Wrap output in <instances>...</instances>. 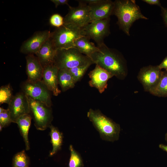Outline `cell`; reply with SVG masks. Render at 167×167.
<instances>
[{
	"label": "cell",
	"mask_w": 167,
	"mask_h": 167,
	"mask_svg": "<svg viewBox=\"0 0 167 167\" xmlns=\"http://www.w3.org/2000/svg\"><path fill=\"white\" fill-rule=\"evenodd\" d=\"M97 46L99 50L92 54L90 57L94 63L119 79L125 78L128 69L126 60L123 55L116 50L109 48L104 43Z\"/></svg>",
	"instance_id": "1"
},
{
	"label": "cell",
	"mask_w": 167,
	"mask_h": 167,
	"mask_svg": "<svg viewBox=\"0 0 167 167\" xmlns=\"http://www.w3.org/2000/svg\"><path fill=\"white\" fill-rule=\"evenodd\" d=\"M112 15L118 18L117 24L120 28L128 36L133 23L139 19H148L141 13L140 8L134 0H116L114 1Z\"/></svg>",
	"instance_id": "2"
},
{
	"label": "cell",
	"mask_w": 167,
	"mask_h": 167,
	"mask_svg": "<svg viewBox=\"0 0 167 167\" xmlns=\"http://www.w3.org/2000/svg\"><path fill=\"white\" fill-rule=\"evenodd\" d=\"M87 116L103 140L113 142L119 138L120 125L103 114L99 109H90Z\"/></svg>",
	"instance_id": "3"
},
{
	"label": "cell",
	"mask_w": 167,
	"mask_h": 167,
	"mask_svg": "<svg viewBox=\"0 0 167 167\" xmlns=\"http://www.w3.org/2000/svg\"><path fill=\"white\" fill-rule=\"evenodd\" d=\"M89 63L94 64L89 57L75 47L56 50L54 59V64L59 69H69Z\"/></svg>",
	"instance_id": "4"
},
{
	"label": "cell",
	"mask_w": 167,
	"mask_h": 167,
	"mask_svg": "<svg viewBox=\"0 0 167 167\" xmlns=\"http://www.w3.org/2000/svg\"><path fill=\"white\" fill-rule=\"evenodd\" d=\"M82 36L80 29L63 25L51 32L50 39L56 50L75 47V41Z\"/></svg>",
	"instance_id": "5"
},
{
	"label": "cell",
	"mask_w": 167,
	"mask_h": 167,
	"mask_svg": "<svg viewBox=\"0 0 167 167\" xmlns=\"http://www.w3.org/2000/svg\"><path fill=\"white\" fill-rule=\"evenodd\" d=\"M30 105V113L36 128L43 131L51 125L53 119L51 107L37 101L28 96Z\"/></svg>",
	"instance_id": "6"
},
{
	"label": "cell",
	"mask_w": 167,
	"mask_h": 167,
	"mask_svg": "<svg viewBox=\"0 0 167 167\" xmlns=\"http://www.w3.org/2000/svg\"><path fill=\"white\" fill-rule=\"evenodd\" d=\"M78 6L69 7L68 13L64 17V24L80 29L91 23L88 6L77 0Z\"/></svg>",
	"instance_id": "7"
},
{
	"label": "cell",
	"mask_w": 167,
	"mask_h": 167,
	"mask_svg": "<svg viewBox=\"0 0 167 167\" xmlns=\"http://www.w3.org/2000/svg\"><path fill=\"white\" fill-rule=\"evenodd\" d=\"M20 87L22 92L27 96L51 107L50 91L42 80L32 82L27 79L21 84Z\"/></svg>",
	"instance_id": "8"
},
{
	"label": "cell",
	"mask_w": 167,
	"mask_h": 167,
	"mask_svg": "<svg viewBox=\"0 0 167 167\" xmlns=\"http://www.w3.org/2000/svg\"><path fill=\"white\" fill-rule=\"evenodd\" d=\"M110 21L109 18L92 22L80 29L81 34L94 40L97 45H101L110 33Z\"/></svg>",
	"instance_id": "9"
},
{
	"label": "cell",
	"mask_w": 167,
	"mask_h": 167,
	"mask_svg": "<svg viewBox=\"0 0 167 167\" xmlns=\"http://www.w3.org/2000/svg\"><path fill=\"white\" fill-rule=\"evenodd\" d=\"M162 72L158 66L149 65L140 69L137 78L145 91L149 92L157 86Z\"/></svg>",
	"instance_id": "10"
},
{
	"label": "cell",
	"mask_w": 167,
	"mask_h": 167,
	"mask_svg": "<svg viewBox=\"0 0 167 167\" xmlns=\"http://www.w3.org/2000/svg\"><path fill=\"white\" fill-rule=\"evenodd\" d=\"M8 105V109L13 122L16 123L20 117L30 113L28 97L23 92L18 93L13 96Z\"/></svg>",
	"instance_id": "11"
},
{
	"label": "cell",
	"mask_w": 167,
	"mask_h": 167,
	"mask_svg": "<svg viewBox=\"0 0 167 167\" xmlns=\"http://www.w3.org/2000/svg\"><path fill=\"white\" fill-rule=\"evenodd\" d=\"M51 32L48 30L36 32L25 41L20 48V52L28 55L36 54L44 43L50 37Z\"/></svg>",
	"instance_id": "12"
},
{
	"label": "cell",
	"mask_w": 167,
	"mask_h": 167,
	"mask_svg": "<svg viewBox=\"0 0 167 167\" xmlns=\"http://www.w3.org/2000/svg\"><path fill=\"white\" fill-rule=\"evenodd\" d=\"M88 5L92 22L110 18L113 14L114 4V1L110 0H100L97 3Z\"/></svg>",
	"instance_id": "13"
},
{
	"label": "cell",
	"mask_w": 167,
	"mask_h": 167,
	"mask_svg": "<svg viewBox=\"0 0 167 167\" xmlns=\"http://www.w3.org/2000/svg\"><path fill=\"white\" fill-rule=\"evenodd\" d=\"M88 75L90 79L88 82L89 85L96 88L100 93H103L107 88L108 80L113 76L107 71L97 65Z\"/></svg>",
	"instance_id": "14"
},
{
	"label": "cell",
	"mask_w": 167,
	"mask_h": 167,
	"mask_svg": "<svg viewBox=\"0 0 167 167\" xmlns=\"http://www.w3.org/2000/svg\"><path fill=\"white\" fill-rule=\"evenodd\" d=\"M59 69L54 64L43 67L42 80L54 95L58 96L61 92L58 87V74Z\"/></svg>",
	"instance_id": "15"
},
{
	"label": "cell",
	"mask_w": 167,
	"mask_h": 167,
	"mask_svg": "<svg viewBox=\"0 0 167 167\" xmlns=\"http://www.w3.org/2000/svg\"><path fill=\"white\" fill-rule=\"evenodd\" d=\"M26 59L27 80L32 82L41 80L43 68L37 57L34 54H29L26 57Z\"/></svg>",
	"instance_id": "16"
},
{
	"label": "cell",
	"mask_w": 167,
	"mask_h": 167,
	"mask_svg": "<svg viewBox=\"0 0 167 167\" xmlns=\"http://www.w3.org/2000/svg\"><path fill=\"white\" fill-rule=\"evenodd\" d=\"M56 51L49 37L36 54L43 68L54 63Z\"/></svg>",
	"instance_id": "17"
},
{
	"label": "cell",
	"mask_w": 167,
	"mask_h": 167,
	"mask_svg": "<svg viewBox=\"0 0 167 167\" xmlns=\"http://www.w3.org/2000/svg\"><path fill=\"white\" fill-rule=\"evenodd\" d=\"M90 40L88 37L82 36L77 38L74 42L75 47L81 54L89 58L92 54L99 50L98 47Z\"/></svg>",
	"instance_id": "18"
},
{
	"label": "cell",
	"mask_w": 167,
	"mask_h": 167,
	"mask_svg": "<svg viewBox=\"0 0 167 167\" xmlns=\"http://www.w3.org/2000/svg\"><path fill=\"white\" fill-rule=\"evenodd\" d=\"M58 80V84L61 87L62 92H65L74 88L76 83L68 69H59Z\"/></svg>",
	"instance_id": "19"
},
{
	"label": "cell",
	"mask_w": 167,
	"mask_h": 167,
	"mask_svg": "<svg viewBox=\"0 0 167 167\" xmlns=\"http://www.w3.org/2000/svg\"><path fill=\"white\" fill-rule=\"evenodd\" d=\"M31 119L32 117L29 114H25L20 117L16 123L18 124L20 130L27 150H29L30 148L28 135Z\"/></svg>",
	"instance_id": "20"
},
{
	"label": "cell",
	"mask_w": 167,
	"mask_h": 167,
	"mask_svg": "<svg viewBox=\"0 0 167 167\" xmlns=\"http://www.w3.org/2000/svg\"><path fill=\"white\" fill-rule=\"evenodd\" d=\"M49 127L51 142L53 147L52 149L49 153V156H51L60 149L62 143L63 136L62 133L56 127L52 125H51Z\"/></svg>",
	"instance_id": "21"
},
{
	"label": "cell",
	"mask_w": 167,
	"mask_h": 167,
	"mask_svg": "<svg viewBox=\"0 0 167 167\" xmlns=\"http://www.w3.org/2000/svg\"><path fill=\"white\" fill-rule=\"evenodd\" d=\"M158 97H167V71H162L160 79L157 86L149 92Z\"/></svg>",
	"instance_id": "22"
},
{
	"label": "cell",
	"mask_w": 167,
	"mask_h": 167,
	"mask_svg": "<svg viewBox=\"0 0 167 167\" xmlns=\"http://www.w3.org/2000/svg\"><path fill=\"white\" fill-rule=\"evenodd\" d=\"M70 156L68 167H82L83 163L80 154L76 151L73 146L70 145L69 147Z\"/></svg>",
	"instance_id": "23"
},
{
	"label": "cell",
	"mask_w": 167,
	"mask_h": 167,
	"mask_svg": "<svg viewBox=\"0 0 167 167\" xmlns=\"http://www.w3.org/2000/svg\"><path fill=\"white\" fill-rule=\"evenodd\" d=\"M12 89L10 84L2 86L0 88V103H9L13 96Z\"/></svg>",
	"instance_id": "24"
},
{
	"label": "cell",
	"mask_w": 167,
	"mask_h": 167,
	"mask_svg": "<svg viewBox=\"0 0 167 167\" xmlns=\"http://www.w3.org/2000/svg\"><path fill=\"white\" fill-rule=\"evenodd\" d=\"M92 64L89 63L84 66H77L69 69L76 83L81 79L89 67Z\"/></svg>",
	"instance_id": "25"
},
{
	"label": "cell",
	"mask_w": 167,
	"mask_h": 167,
	"mask_svg": "<svg viewBox=\"0 0 167 167\" xmlns=\"http://www.w3.org/2000/svg\"><path fill=\"white\" fill-rule=\"evenodd\" d=\"M14 167H28V161L24 151L17 153L13 159Z\"/></svg>",
	"instance_id": "26"
},
{
	"label": "cell",
	"mask_w": 167,
	"mask_h": 167,
	"mask_svg": "<svg viewBox=\"0 0 167 167\" xmlns=\"http://www.w3.org/2000/svg\"><path fill=\"white\" fill-rule=\"evenodd\" d=\"M9 110L0 108V125L5 127L12 122Z\"/></svg>",
	"instance_id": "27"
},
{
	"label": "cell",
	"mask_w": 167,
	"mask_h": 167,
	"mask_svg": "<svg viewBox=\"0 0 167 167\" xmlns=\"http://www.w3.org/2000/svg\"><path fill=\"white\" fill-rule=\"evenodd\" d=\"M50 24L54 27L58 28L64 24V18L58 14H53L49 19Z\"/></svg>",
	"instance_id": "28"
},
{
	"label": "cell",
	"mask_w": 167,
	"mask_h": 167,
	"mask_svg": "<svg viewBox=\"0 0 167 167\" xmlns=\"http://www.w3.org/2000/svg\"><path fill=\"white\" fill-rule=\"evenodd\" d=\"M68 0H51V1L53 2L55 5L56 8L61 5H66L70 6L68 3Z\"/></svg>",
	"instance_id": "29"
},
{
	"label": "cell",
	"mask_w": 167,
	"mask_h": 167,
	"mask_svg": "<svg viewBox=\"0 0 167 167\" xmlns=\"http://www.w3.org/2000/svg\"><path fill=\"white\" fill-rule=\"evenodd\" d=\"M161 15L164 22L167 26V8L161 6Z\"/></svg>",
	"instance_id": "30"
},
{
	"label": "cell",
	"mask_w": 167,
	"mask_h": 167,
	"mask_svg": "<svg viewBox=\"0 0 167 167\" xmlns=\"http://www.w3.org/2000/svg\"><path fill=\"white\" fill-rule=\"evenodd\" d=\"M142 1L151 5H156L160 7L161 6L160 1L159 0H143Z\"/></svg>",
	"instance_id": "31"
},
{
	"label": "cell",
	"mask_w": 167,
	"mask_h": 167,
	"mask_svg": "<svg viewBox=\"0 0 167 167\" xmlns=\"http://www.w3.org/2000/svg\"><path fill=\"white\" fill-rule=\"evenodd\" d=\"M158 66L161 70L162 69H164L165 71H167V56Z\"/></svg>",
	"instance_id": "32"
},
{
	"label": "cell",
	"mask_w": 167,
	"mask_h": 167,
	"mask_svg": "<svg viewBox=\"0 0 167 167\" xmlns=\"http://www.w3.org/2000/svg\"><path fill=\"white\" fill-rule=\"evenodd\" d=\"M159 147L167 152V146L161 144L159 145Z\"/></svg>",
	"instance_id": "33"
},
{
	"label": "cell",
	"mask_w": 167,
	"mask_h": 167,
	"mask_svg": "<svg viewBox=\"0 0 167 167\" xmlns=\"http://www.w3.org/2000/svg\"><path fill=\"white\" fill-rule=\"evenodd\" d=\"M165 140H166V141H167V133L166 134V135H165Z\"/></svg>",
	"instance_id": "34"
},
{
	"label": "cell",
	"mask_w": 167,
	"mask_h": 167,
	"mask_svg": "<svg viewBox=\"0 0 167 167\" xmlns=\"http://www.w3.org/2000/svg\"><path fill=\"white\" fill-rule=\"evenodd\" d=\"M2 127H2V126H1L0 125V131H2Z\"/></svg>",
	"instance_id": "35"
},
{
	"label": "cell",
	"mask_w": 167,
	"mask_h": 167,
	"mask_svg": "<svg viewBox=\"0 0 167 167\" xmlns=\"http://www.w3.org/2000/svg\"></svg>",
	"instance_id": "36"
}]
</instances>
